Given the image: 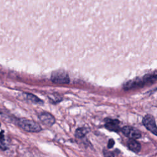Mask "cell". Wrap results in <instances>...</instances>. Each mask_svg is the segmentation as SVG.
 I'll list each match as a JSON object with an SVG mask.
<instances>
[{"label": "cell", "instance_id": "9c48e42d", "mask_svg": "<svg viewBox=\"0 0 157 157\" xmlns=\"http://www.w3.org/2000/svg\"><path fill=\"white\" fill-rule=\"evenodd\" d=\"M89 131H90V129L87 128L82 127V128H77L75 130V136L78 139L83 138L86 136V134H87L89 132Z\"/></svg>", "mask_w": 157, "mask_h": 157}, {"label": "cell", "instance_id": "8992f818", "mask_svg": "<svg viewBox=\"0 0 157 157\" xmlns=\"http://www.w3.org/2000/svg\"><path fill=\"white\" fill-rule=\"evenodd\" d=\"M39 118L42 123L47 126H52L55 123V117L51 113L47 112L40 113Z\"/></svg>", "mask_w": 157, "mask_h": 157}, {"label": "cell", "instance_id": "277c9868", "mask_svg": "<svg viewBox=\"0 0 157 157\" xmlns=\"http://www.w3.org/2000/svg\"><path fill=\"white\" fill-rule=\"evenodd\" d=\"M121 131L122 133L126 136L127 137L129 138L130 139H137L141 137V132L136 128L130 126H123Z\"/></svg>", "mask_w": 157, "mask_h": 157}, {"label": "cell", "instance_id": "6da1fadb", "mask_svg": "<svg viewBox=\"0 0 157 157\" xmlns=\"http://www.w3.org/2000/svg\"><path fill=\"white\" fill-rule=\"evenodd\" d=\"M157 78V73L153 74H148L141 78H136L129 81L124 85V89H131L137 86H141L145 83L151 82L155 80Z\"/></svg>", "mask_w": 157, "mask_h": 157}, {"label": "cell", "instance_id": "7a4b0ae2", "mask_svg": "<svg viewBox=\"0 0 157 157\" xmlns=\"http://www.w3.org/2000/svg\"><path fill=\"white\" fill-rule=\"evenodd\" d=\"M18 126L24 131L31 132H38L42 130L40 126L36 121L26 118L18 120Z\"/></svg>", "mask_w": 157, "mask_h": 157}, {"label": "cell", "instance_id": "5bb4252c", "mask_svg": "<svg viewBox=\"0 0 157 157\" xmlns=\"http://www.w3.org/2000/svg\"><path fill=\"white\" fill-rule=\"evenodd\" d=\"M0 113H1V112H0Z\"/></svg>", "mask_w": 157, "mask_h": 157}, {"label": "cell", "instance_id": "ba28073f", "mask_svg": "<svg viewBox=\"0 0 157 157\" xmlns=\"http://www.w3.org/2000/svg\"><path fill=\"white\" fill-rule=\"evenodd\" d=\"M128 147L129 150L134 152L135 153H139L141 150V145L134 139H129L127 143Z\"/></svg>", "mask_w": 157, "mask_h": 157}, {"label": "cell", "instance_id": "4fadbf2b", "mask_svg": "<svg viewBox=\"0 0 157 157\" xmlns=\"http://www.w3.org/2000/svg\"><path fill=\"white\" fill-rule=\"evenodd\" d=\"M115 145V141L113 139H110L109 140V142H108V144H107V148L109 149H110V148H112Z\"/></svg>", "mask_w": 157, "mask_h": 157}, {"label": "cell", "instance_id": "8fae6325", "mask_svg": "<svg viewBox=\"0 0 157 157\" xmlns=\"http://www.w3.org/2000/svg\"><path fill=\"white\" fill-rule=\"evenodd\" d=\"M0 148L2 150H6L8 148L6 145L4 136L3 134V131L0 133Z\"/></svg>", "mask_w": 157, "mask_h": 157}, {"label": "cell", "instance_id": "3957f363", "mask_svg": "<svg viewBox=\"0 0 157 157\" xmlns=\"http://www.w3.org/2000/svg\"><path fill=\"white\" fill-rule=\"evenodd\" d=\"M51 80L55 83L66 84L69 82V78L67 74L63 70H57L52 72Z\"/></svg>", "mask_w": 157, "mask_h": 157}, {"label": "cell", "instance_id": "9a60e30c", "mask_svg": "<svg viewBox=\"0 0 157 157\" xmlns=\"http://www.w3.org/2000/svg\"><path fill=\"white\" fill-rule=\"evenodd\" d=\"M0 126H1V124H0Z\"/></svg>", "mask_w": 157, "mask_h": 157}, {"label": "cell", "instance_id": "52a82bcc", "mask_svg": "<svg viewBox=\"0 0 157 157\" xmlns=\"http://www.w3.org/2000/svg\"><path fill=\"white\" fill-rule=\"evenodd\" d=\"M105 127L109 131L113 132H119L121 130L120 127V121L118 120L106 119Z\"/></svg>", "mask_w": 157, "mask_h": 157}, {"label": "cell", "instance_id": "30bf717a", "mask_svg": "<svg viewBox=\"0 0 157 157\" xmlns=\"http://www.w3.org/2000/svg\"><path fill=\"white\" fill-rule=\"evenodd\" d=\"M25 95H26V98H27L28 100H29V101H31V102H33L38 103V104L42 103V101L40 99H39L38 97H37L36 95L33 94L25 93Z\"/></svg>", "mask_w": 157, "mask_h": 157}, {"label": "cell", "instance_id": "7c38bea8", "mask_svg": "<svg viewBox=\"0 0 157 157\" xmlns=\"http://www.w3.org/2000/svg\"><path fill=\"white\" fill-rule=\"evenodd\" d=\"M102 153L104 157H115V153L113 151H111L107 149L104 148Z\"/></svg>", "mask_w": 157, "mask_h": 157}, {"label": "cell", "instance_id": "5b68a950", "mask_svg": "<svg viewBox=\"0 0 157 157\" xmlns=\"http://www.w3.org/2000/svg\"><path fill=\"white\" fill-rule=\"evenodd\" d=\"M142 123L144 126L149 131L157 136V126L156 124L155 118L152 115H145L142 120Z\"/></svg>", "mask_w": 157, "mask_h": 157}]
</instances>
